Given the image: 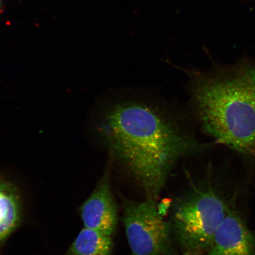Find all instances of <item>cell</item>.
Instances as JSON below:
<instances>
[{
  "label": "cell",
  "mask_w": 255,
  "mask_h": 255,
  "mask_svg": "<svg viewBox=\"0 0 255 255\" xmlns=\"http://www.w3.org/2000/svg\"><path fill=\"white\" fill-rule=\"evenodd\" d=\"M184 255H201L199 253H196V252H186Z\"/></svg>",
  "instance_id": "9"
},
{
  "label": "cell",
  "mask_w": 255,
  "mask_h": 255,
  "mask_svg": "<svg viewBox=\"0 0 255 255\" xmlns=\"http://www.w3.org/2000/svg\"><path fill=\"white\" fill-rule=\"evenodd\" d=\"M20 217V199L17 189L8 181L0 180V243L17 228Z\"/></svg>",
  "instance_id": "7"
},
{
  "label": "cell",
  "mask_w": 255,
  "mask_h": 255,
  "mask_svg": "<svg viewBox=\"0 0 255 255\" xmlns=\"http://www.w3.org/2000/svg\"><path fill=\"white\" fill-rule=\"evenodd\" d=\"M113 250L111 236L84 228L73 242L69 255H112Z\"/></svg>",
  "instance_id": "8"
},
{
  "label": "cell",
  "mask_w": 255,
  "mask_h": 255,
  "mask_svg": "<svg viewBox=\"0 0 255 255\" xmlns=\"http://www.w3.org/2000/svg\"><path fill=\"white\" fill-rule=\"evenodd\" d=\"M229 209L211 187H193L175 204L172 232L186 252L208 250Z\"/></svg>",
  "instance_id": "3"
},
{
  "label": "cell",
  "mask_w": 255,
  "mask_h": 255,
  "mask_svg": "<svg viewBox=\"0 0 255 255\" xmlns=\"http://www.w3.org/2000/svg\"><path fill=\"white\" fill-rule=\"evenodd\" d=\"M183 70L204 131L234 150L255 155V68L209 73Z\"/></svg>",
  "instance_id": "2"
},
{
  "label": "cell",
  "mask_w": 255,
  "mask_h": 255,
  "mask_svg": "<svg viewBox=\"0 0 255 255\" xmlns=\"http://www.w3.org/2000/svg\"><path fill=\"white\" fill-rule=\"evenodd\" d=\"M123 221L131 255H171V223L165 221L156 200H126Z\"/></svg>",
  "instance_id": "4"
},
{
  "label": "cell",
  "mask_w": 255,
  "mask_h": 255,
  "mask_svg": "<svg viewBox=\"0 0 255 255\" xmlns=\"http://www.w3.org/2000/svg\"><path fill=\"white\" fill-rule=\"evenodd\" d=\"M207 250V255H255V240L240 217L229 210Z\"/></svg>",
  "instance_id": "6"
},
{
  "label": "cell",
  "mask_w": 255,
  "mask_h": 255,
  "mask_svg": "<svg viewBox=\"0 0 255 255\" xmlns=\"http://www.w3.org/2000/svg\"><path fill=\"white\" fill-rule=\"evenodd\" d=\"M99 131L110 157L138 181L146 199L155 200L178 161L207 148L156 108L133 102L112 108Z\"/></svg>",
  "instance_id": "1"
},
{
  "label": "cell",
  "mask_w": 255,
  "mask_h": 255,
  "mask_svg": "<svg viewBox=\"0 0 255 255\" xmlns=\"http://www.w3.org/2000/svg\"><path fill=\"white\" fill-rule=\"evenodd\" d=\"M2 2V0H0V10H1V3Z\"/></svg>",
  "instance_id": "10"
},
{
  "label": "cell",
  "mask_w": 255,
  "mask_h": 255,
  "mask_svg": "<svg viewBox=\"0 0 255 255\" xmlns=\"http://www.w3.org/2000/svg\"><path fill=\"white\" fill-rule=\"evenodd\" d=\"M110 157L103 176L93 192L81 207V214L85 228L113 236L118 222L117 206L111 186Z\"/></svg>",
  "instance_id": "5"
}]
</instances>
